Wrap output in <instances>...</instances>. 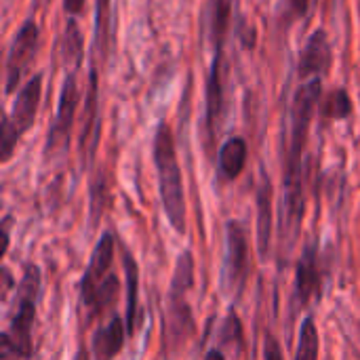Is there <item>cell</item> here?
Here are the masks:
<instances>
[{
  "label": "cell",
  "mask_w": 360,
  "mask_h": 360,
  "mask_svg": "<svg viewBox=\"0 0 360 360\" xmlns=\"http://www.w3.org/2000/svg\"><path fill=\"white\" fill-rule=\"evenodd\" d=\"M154 162L158 171L160 198L165 205V213L169 224L177 234H186V196H184V179L177 162L175 139L171 127L160 122L154 135Z\"/></svg>",
  "instance_id": "2"
},
{
  "label": "cell",
  "mask_w": 360,
  "mask_h": 360,
  "mask_svg": "<svg viewBox=\"0 0 360 360\" xmlns=\"http://www.w3.org/2000/svg\"><path fill=\"white\" fill-rule=\"evenodd\" d=\"M116 293H118V281H116V276H108V278L101 283V287L97 289V293H95V297H93L91 306H89L91 314L105 312V310H108V306H112V304H114Z\"/></svg>",
  "instance_id": "18"
},
{
  "label": "cell",
  "mask_w": 360,
  "mask_h": 360,
  "mask_svg": "<svg viewBox=\"0 0 360 360\" xmlns=\"http://www.w3.org/2000/svg\"><path fill=\"white\" fill-rule=\"evenodd\" d=\"M264 354H266V360H283V350H281V346H278V342L274 338H268L266 340Z\"/></svg>",
  "instance_id": "21"
},
{
  "label": "cell",
  "mask_w": 360,
  "mask_h": 360,
  "mask_svg": "<svg viewBox=\"0 0 360 360\" xmlns=\"http://www.w3.org/2000/svg\"><path fill=\"white\" fill-rule=\"evenodd\" d=\"M205 360H226V359H224V354H221L219 350H211V352L205 356Z\"/></svg>",
  "instance_id": "24"
},
{
  "label": "cell",
  "mask_w": 360,
  "mask_h": 360,
  "mask_svg": "<svg viewBox=\"0 0 360 360\" xmlns=\"http://www.w3.org/2000/svg\"><path fill=\"white\" fill-rule=\"evenodd\" d=\"M323 114L329 118H348L352 114V101L344 89H338L329 95V99L323 105Z\"/></svg>",
  "instance_id": "20"
},
{
  "label": "cell",
  "mask_w": 360,
  "mask_h": 360,
  "mask_svg": "<svg viewBox=\"0 0 360 360\" xmlns=\"http://www.w3.org/2000/svg\"><path fill=\"white\" fill-rule=\"evenodd\" d=\"M42 93V74L32 76L17 93L11 116L2 120V160H8L19 137L34 124Z\"/></svg>",
  "instance_id": "4"
},
{
  "label": "cell",
  "mask_w": 360,
  "mask_h": 360,
  "mask_svg": "<svg viewBox=\"0 0 360 360\" xmlns=\"http://www.w3.org/2000/svg\"><path fill=\"white\" fill-rule=\"evenodd\" d=\"M331 63V46H329V38L325 34V30H316L304 51H302V59H300V76L302 78H321V74H325L329 70Z\"/></svg>",
  "instance_id": "9"
},
{
  "label": "cell",
  "mask_w": 360,
  "mask_h": 360,
  "mask_svg": "<svg viewBox=\"0 0 360 360\" xmlns=\"http://www.w3.org/2000/svg\"><path fill=\"white\" fill-rule=\"evenodd\" d=\"M110 0H97L95 6V40L99 51H108V38H110Z\"/></svg>",
  "instance_id": "19"
},
{
  "label": "cell",
  "mask_w": 360,
  "mask_h": 360,
  "mask_svg": "<svg viewBox=\"0 0 360 360\" xmlns=\"http://www.w3.org/2000/svg\"><path fill=\"white\" fill-rule=\"evenodd\" d=\"M247 162V141L243 137H230L219 148V175L226 181L236 179Z\"/></svg>",
  "instance_id": "14"
},
{
  "label": "cell",
  "mask_w": 360,
  "mask_h": 360,
  "mask_svg": "<svg viewBox=\"0 0 360 360\" xmlns=\"http://www.w3.org/2000/svg\"><path fill=\"white\" fill-rule=\"evenodd\" d=\"M232 0H213V38L215 49H224V38L230 25Z\"/></svg>",
  "instance_id": "17"
},
{
  "label": "cell",
  "mask_w": 360,
  "mask_h": 360,
  "mask_svg": "<svg viewBox=\"0 0 360 360\" xmlns=\"http://www.w3.org/2000/svg\"><path fill=\"white\" fill-rule=\"evenodd\" d=\"M257 249L259 257L266 259L270 251V236H272V184L264 175L257 188Z\"/></svg>",
  "instance_id": "11"
},
{
  "label": "cell",
  "mask_w": 360,
  "mask_h": 360,
  "mask_svg": "<svg viewBox=\"0 0 360 360\" xmlns=\"http://www.w3.org/2000/svg\"><path fill=\"white\" fill-rule=\"evenodd\" d=\"M112 259H114V236L110 232H105L93 255H91V262H89V268L84 272V278H82V302L84 306L89 308L97 289L101 287V283L110 276V268H112Z\"/></svg>",
  "instance_id": "8"
},
{
  "label": "cell",
  "mask_w": 360,
  "mask_h": 360,
  "mask_svg": "<svg viewBox=\"0 0 360 360\" xmlns=\"http://www.w3.org/2000/svg\"><path fill=\"white\" fill-rule=\"evenodd\" d=\"M247 278V236L238 221H228L226 228V259L221 272V287L226 295L240 291Z\"/></svg>",
  "instance_id": "5"
},
{
  "label": "cell",
  "mask_w": 360,
  "mask_h": 360,
  "mask_svg": "<svg viewBox=\"0 0 360 360\" xmlns=\"http://www.w3.org/2000/svg\"><path fill=\"white\" fill-rule=\"evenodd\" d=\"M321 287V274H319V266H316V247L310 245L300 264H297V274H295V291L300 295V300L306 304Z\"/></svg>",
  "instance_id": "13"
},
{
  "label": "cell",
  "mask_w": 360,
  "mask_h": 360,
  "mask_svg": "<svg viewBox=\"0 0 360 360\" xmlns=\"http://www.w3.org/2000/svg\"><path fill=\"white\" fill-rule=\"evenodd\" d=\"M323 84L321 78H312L304 82L291 108V141L287 152L285 165V236L289 245H293L295 236L300 234V226L304 219V148L308 139V129L314 116V110L321 101Z\"/></svg>",
  "instance_id": "1"
},
{
  "label": "cell",
  "mask_w": 360,
  "mask_h": 360,
  "mask_svg": "<svg viewBox=\"0 0 360 360\" xmlns=\"http://www.w3.org/2000/svg\"><path fill=\"white\" fill-rule=\"evenodd\" d=\"M63 8H65V13H68V15L76 17V15H80V13H82V8H84V0H63Z\"/></svg>",
  "instance_id": "22"
},
{
  "label": "cell",
  "mask_w": 360,
  "mask_h": 360,
  "mask_svg": "<svg viewBox=\"0 0 360 360\" xmlns=\"http://www.w3.org/2000/svg\"><path fill=\"white\" fill-rule=\"evenodd\" d=\"M38 40H40L38 25L34 23V19H27L19 27V32L11 44L8 57H6V93H13L21 84L25 70L30 68L32 59L36 57Z\"/></svg>",
  "instance_id": "6"
},
{
  "label": "cell",
  "mask_w": 360,
  "mask_h": 360,
  "mask_svg": "<svg viewBox=\"0 0 360 360\" xmlns=\"http://www.w3.org/2000/svg\"><path fill=\"white\" fill-rule=\"evenodd\" d=\"M78 360H89L86 352H80V354H78Z\"/></svg>",
  "instance_id": "25"
},
{
  "label": "cell",
  "mask_w": 360,
  "mask_h": 360,
  "mask_svg": "<svg viewBox=\"0 0 360 360\" xmlns=\"http://www.w3.org/2000/svg\"><path fill=\"white\" fill-rule=\"evenodd\" d=\"M308 2H310V0H289L291 8H293L297 15H304V13L308 11Z\"/></svg>",
  "instance_id": "23"
},
{
  "label": "cell",
  "mask_w": 360,
  "mask_h": 360,
  "mask_svg": "<svg viewBox=\"0 0 360 360\" xmlns=\"http://www.w3.org/2000/svg\"><path fill=\"white\" fill-rule=\"evenodd\" d=\"M295 360H319V333L314 319H306L302 325Z\"/></svg>",
  "instance_id": "16"
},
{
  "label": "cell",
  "mask_w": 360,
  "mask_h": 360,
  "mask_svg": "<svg viewBox=\"0 0 360 360\" xmlns=\"http://www.w3.org/2000/svg\"><path fill=\"white\" fill-rule=\"evenodd\" d=\"M221 108H224V49H215V59L207 82V129L211 137L217 127V120L221 118Z\"/></svg>",
  "instance_id": "10"
},
{
  "label": "cell",
  "mask_w": 360,
  "mask_h": 360,
  "mask_svg": "<svg viewBox=\"0 0 360 360\" xmlns=\"http://www.w3.org/2000/svg\"><path fill=\"white\" fill-rule=\"evenodd\" d=\"M127 327L120 316H114L105 327L97 329L93 335V356L95 360H112L124 346Z\"/></svg>",
  "instance_id": "12"
},
{
  "label": "cell",
  "mask_w": 360,
  "mask_h": 360,
  "mask_svg": "<svg viewBox=\"0 0 360 360\" xmlns=\"http://www.w3.org/2000/svg\"><path fill=\"white\" fill-rule=\"evenodd\" d=\"M124 272H127V331H129V335H133L137 329V285H139V276H137V264L129 253H124Z\"/></svg>",
  "instance_id": "15"
},
{
  "label": "cell",
  "mask_w": 360,
  "mask_h": 360,
  "mask_svg": "<svg viewBox=\"0 0 360 360\" xmlns=\"http://www.w3.org/2000/svg\"><path fill=\"white\" fill-rule=\"evenodd\" d=\"M40 293V270L27 266L17 289V306L8 331L2 335L4 356L13 352L15 359H27L32 354V327L36 319V302Z\"/></svg>",
  "instance_id": "3"
},
{
  "label": "cell",
  "mask_w": 360,
  "mask_h": 360,
  "mask_svg": "<svg viewBox=\"0 0 360 360\" xmlns=\"http://www.w3.org/2000/svg\"><path fill=\"white\" fill-rule=\"evenodd\" d=\"M76 103H78V86H76V78L68 76L61 89V97H59V108H57V116L51 124L49 131V141H46V152H55L59 148L65 146V141L70 139V129L74 122V112H76Z\"/></svg>",
  "instance_id": "7"
}]
</instances>
